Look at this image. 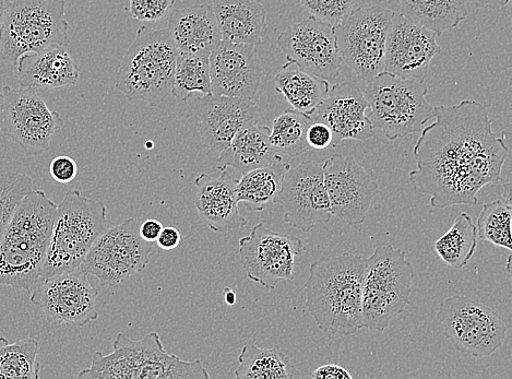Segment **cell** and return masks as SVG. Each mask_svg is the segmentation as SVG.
I'll return each mask as SVG.
<instances>
[{
	"label": "cell",
	"instance_id": "52a82bcc",
	"mask_svg": "<svg viewBox=\"0 0 512 379\" xmlns=\"http://www.w3.org/2000/svg\"><path fill=\"white\" fill-rule=\"evenodd\" d=\"M414 266L394 245L378 246L367 258L363 281L364 328L383 333L410 305Z\"/></svg>",
	"mask_w": 512,
	"mask_h": 379
},
{
	"label": "cell",
	"instance_id": "8d00e7d4",
	"mask_svg": "<svg viewBox=\"0 0 512 379\" xmlns=\"http://www.w3.org/2000/svg\"><path fill=\"white\" fill-rule=\"evenodd\" d=\"M33 189L29 175L11 171L0 176V240L23 197Z\"/></svg>",
	"mask_w": 512,
	"mask_h": 379
},
{
	"label": "cell",
	"instance_id": "60d3db41",
	"mask_svg": "<svg viewBox=\"0 0 512 379\" xmlns=\"http://www.w3.org/2000/svg\"><path fill=\"white\" fill-rule=\"evenodd\" d=\"M307 144L315 150H324L332 145L333 135L328 125L314 121L306 134Z\"/></svg>",
	"mask_w": 512,
	"mask_h": 379
},
{
	"label": "cell",
	"instance_id": "2e32d148",
	"mask_svg": "<svg viewBox=\"0 0 512 379\" xmlns=\"http://www.w3.org/2000/svg\"><path fill=\"white\" fill-rule=\"evenodd\" d=\"M277 45L288 61L306 73L335 85L343 61L337 44L335 28L329 23L309 17L294 23L279 35Z\"/></svg>",
	"mask_w": 512,
	"mask_h": 379
},
{
	"label": "cell",
	"instance_id": "1f68e13d",
	"mask_svg": "<svg viewBox=\"0 0 512 379\" xmlns=\"http://www.w3.org/2000/svg\"><path fill=\"white\" fill-rule=\"evenodd\" d=\"M434 247L447 265L456 269L467 266L478 247V230L469 213L461 212Z\"/></svg>",
	"mask_w": 512,
	"mask_h": 379
},
{
	"label": "cell",
	"instance_id": "4fadbf2b",
	"mask_svg": "<svg viewBox=\"0 0 512 379\" xmlns=\"http://www.w3.org/2000/svg\"><path fill=\"white\" fill-rule=\"evenodd\" d=\"M437 319L452 345L474 358L490 357L504 345L503 319L490 306L467 296L452 295L440 303Z\"/></svg>",
	"mask_w": 512,
	"mask_h": 379
},
{
	"label": "cell",
	"instance_id": "ffe728a7",
	"mask_svg": "<svg viewBox=\"0 0 512 379\" xmlns=\"http://www.w3.org/2000/svg\"><path fill=\"white\" fill-rule=\"evenodd\" d=\"M211 90L220 96L254 100L264 70L257 46L222 41L209 56Z\"/></svg>",
	"mask_w": 512,
	"mask_h": 379
},
{
	"label": "cell",
	"instance_id": "b9f144b4",
	"mask_svg": "<svg viewBox=\"0 0 512 379\" xmlns=\"http://www.w3.org/2000/svg\"><path fill=\"white\" fill-rule=\"evenodd\" d=\"M315 379H352L353 376L344 367L336 364H327L318 367L312 374Z\"/></svg>",
	"mask_w": 512,
	"mask_h": 379
},
{
	"label": "cell",
	"instance_id": "7c38bea8",
	"mask_svg": "<svg viewBox=\"0 0 512 379\" xmlns=\"http://www.w3.org/2000/svg\"><path fill=\"white\" fill-rule=\"evenodd\" d=\"M139 222L130 218L107 229L95 241L80 270L98 278L102 286H118L145 270L156 250L141 239Z\"/></svg>",
	"mask_w": 512,
	"mask_h": 379
},
{
	"label": "cell",
	"instance_id": "6da1fadb",
	"mask_svg": "<svg viewBox=\"0 0 512 379\" xmlns=\"http://www.w3.org/2000/svg\"><path fill=\"white\" fill-rule=\"evenodd\" d=\"M434 118L413 149L418 169L410 183L434 208L474 206L483 187L502 182L506 135L496 136L490 110L478 101L434 106Z\"/></svg>",
	"mask_w": 512,
	"mask_h": 379
},
{
	"label": "cell",
	"instance_id": "bcb514c9",
	"mask_svg": "<svg viewBox=\"0 0 512 379\" xmlns=\"http://www.w3.org/2000/svg\"><path fill=\"white\" fill-rule=\"evenodd\" d=\"M224 292H225L224 293L225 303L228 305H231V306L236 304L237 296H236V293L234 292V290H232L230 288H225Z\"/></svg>",
	"mask_w": 512,
	"mask_h": 379
},
{
	"label": "cell",
	"instance_id": "d6a6232c",
	"mask_svg": "<svg viewBox=\"0 0 512 379\" xmlns=\"http://www.w3.org/2000/svg\"><path fill=\"white\" fill-rule=\"evenodd\" d=\"M240 363L235 371L238 379H290L293 375L288 371L290 358L278 346L271 349L246 345L238 355Z\"/></svg>",
	"mask_w": 512,
	"mask_h": 379
},
{
	"label": "cell",
	"instance_id": "d6986e66",
	"mask_svg": "<svg viewBox=\"0 0 512 379\" xmlns=\"http://www.w3.org/2000/svg\"><path fill=\"white\" fill-rule=\"evenodd\" d=\"M440 52L442 47L434 32L394 11L384 71L404 79L425 81L431 62Z\"/></svg>",
	"mask_w": 512,
	"mask_h": 379
},
{
	"label": "cell",
	"instance_id": "9a60e30c",
	"mask_svg": "<svg viewBox=\"0 0 512 379\" xmlns=\"http://www.w3.org/2000/svg\"><path fill=\"white\" fill-rule=\"evenodd\" d=\"M30 293L31 302L56 324L85 327L100 316L99 290L80 269L41 280Z\"/></svg>",
	"mask_w": 512,
	"mask_h": 379
},
{
	"label": "cell",
	"instance_id": "e0dca14e",
	"mask_svg": "<svg viewBox=\"0 0 512 379\" xmlns=\"http://www.w3.org/2000/svg\"><path fill=\"white\" fill-rule=\"evenodd\" d=\"M273 204L284 209L283 220L303 232L332 218L324 181L323 164L304 161L284 174L282 186Z\"/></svg>",
	"mask_w": 512,
	"mask_h": 379
},
{
	"label": "cell",
	"instance_id": "ba28073f",
	"mask_svg": "<svg viewBox=\"0 0 512 379\" xmlns=\"http://www.w3.org/2000/svg\"><path fill=\"white\" fill-rule=\"evenodd\" d=\"M424 81L404 79L383 71L368 82L364 96L374 128L390 141L420 133L434 118Z\"/></svg>",
	"mask_w": 512,
	"mask_h": 379
},
{
	"label": "cell",
	"instance_id": "f35d334b",
	"mask_svg": "<svg viewBox=\"0 0 512 379\" xmlns=\"http://www.w3.org/2000/svg\"><path fill=\"white\" fill-rule=\"evenodd\" d=\"M176 0H129L128 14L136 21L156 22L171 14Z\"/></svg>",
	"mask_w": 512,
	"mask_h": 379
},
{
	"label": "cell",
	"instance_id": "5bb4252c",
	"mask_svg": "<svg viewBox=\"0 0 512 379\" xmlns=\"http://www.w3.org/2000/svg\"><path fill=\"white\" fill-rule=\"evenodd\" d=\"M241 263L248 279L269 291L281 281L294 280L295 258L304 252L301 239L258 223L238 242Z\"/></svg>",
	"mask_w": 512,
	"mask_h": 379
},
{
	"label": "cell",
	"instance_id": "d590c367",
	"mask_svg": "<svg viewBox=\"0 0 512 379\" xmlns=\"http://www.w3.org/2000/svg\"><path fill=\"white\" fill-rule=\"evenodd\" d=\"M511 213V200L484 204L476 224L478 238L511 252Z\"/></svg>",
	"mask_w": 512,
	"mask_h": 379
},
{
	"label": "cell",
	"instance_id": "f1b7e54d",
	"mask_svg": "<svg viewBox=\"0 0 512 379\" xmlns=\"http://www.w3.org/2000/svg\"><path fill=\"white\" fill-rule=\"evenodd\" d=\"M327 81L288 61L275 77V88L293 110L311 115L330 89Z\"/></svg>",
	"mask_w": 512,
	"mask_h": 379
},
{
	"label": "cell",
	"instance_id": "7a4b0ae2",
	"mask_svg": "<svg viewBox=\"0 0 512 379\" xmlns=\"http://www.w3.org/2000/svg\"><path fill=\"white\" fill-rule=\"evenodd\" d=\"M367 258L351 253L323 257L311 265L304 284L306 307L318 328L331 336H350L364 328L363 281Z\"/></svg>",
	"mask_w": 512,
	"mask_h": 379
},
{
	"label": "cell",
	"instance_id": "7bdbcfd3",
	"mask_svg": "<svg viewBox=\"0 0 512 379\" xmlns=\"http://www.w3.org/2000/svg\"><path fill=\"white\" fill-rule=\"evenodd\" d=\"M182 240V236L180 231L175 228H163L161 231L159 238L157 240V244L164 251H172L178 245H180Z\"/></svg>",
	"mask_w": 512,
	"mask_h": 379
},
{
	"label": "cell",
	"instance_id": "603a6c76",
	"mask_svg": "<svg viewBox=\"0 0 512 379\" xmlns=\"http://www.w3.org/2000/svg\"><path fill=\"white\" fill-rule=\"evenodd\" d=\"M219 176L202 173L195 179L196 209L207 227L216 233L242 229L247 220L238 209V180L226 169Z\"/></svg>",
	"mask_w": 512,
	"mask_h": 379
},
{
	"label": "cell",
	"instance_id": "277c9868",
	"mask_svg": "<svg viewBox=\"0 0 512 379\" xmlns=\"http://www.w3.org/2000/svg\"><path fill=\"white\" fill-rule=\"evenodd\" d=\"M79 378L105 379H209L210 374L200 360L185 361L166 351L158 333L141 340L118 334L113 352L97 351L91 365L78 374Z\"/></svg>",
	"mask_w": 512,
	"mask_h": 379
},
{
	"label": "cell",
	"instance_id": "f6af8a7d",
	"mask_svg": "<svg viewBox=\"0 0 512 379\" xmlns=\"http://www.w3.org/2000/svg\"><path fill=\"white\" fill-rule=\"evenodd\" d=\"M511 0H467V3L479 8L502 9L510 4Z\"/></svg>",
	"mask_w": 512,
	"mask_h": 379
},
{
	"label": "cell",
	"instance_id": "30bf717a",
	"mask_svg": "<svg viewBox=\"0 0 512 379\" xmlns=\"http://www.w3.org/2000/svg\"><path fill=\"white\" fill-rule=\"evenodd\" d=\"M394 11L379 5L359 7L335 28L343 64L362 81L383 73Z\"/></svg>",
	"mask_w": 512,
	"mask_h": 379
},
{
	"label": "cell",
	"instance_id": "d4e9b609",
	"mask_svg": "<svg viewBox=\"0 0 512 379\" xmlns=\"http://www.w3.org/2000/svg\"><path fill=\"white\" fill-rule=\"evenodd\" d=\"M168 30L178 52L207 56L222 42V35L209 5L171 11Z\"/></svg>",
	"mask_w": 512,
	"mask_h": 379
},
{
	"label": "cell",
	"instance_id": "836d02e7",
	"mask_svg": "<svg viewBox=\"0 0 512 379\" xmlns=\"http://www.w3.org/2000/svg\"><path fill=\"white\" fill-rule=\"evenodd\" d=\"M39 349V342L32 338L10 343L0 337V379L40 378Z\"/></svg>",
	"mask_w": 512,
	"mask_h": 379
},
{
	"label": "cell",
	"instance_id": "cb8c5ba5",
	"mask_svg": "<svg viewBox=\"0 0 512 379\" xmlns=\"http://www.w3.org/2000/svg\"><path fill=\"white\" fill-rule=\"evenodd\" d=\"M21 88L61 89L77 85L80 69L64 45L22 55L16 65Z\"/></svg>",
	"mask_w": 512,
	"mask_h": 379
},
{
	"label": "cell",
	"instance_id": "ac0fdd59",
	"mask_svg": "<svg viewBox=\"0 0 512 379\" xmlns=\"http://www.w3.org/2000/svg\"><path fill=\"white\" fill-rule=\"evenodd\" d=\"M332 216L349 225L365 222L379 185L352 157L335 155L323 164Z\"/></svg>",
	"mask_w": 512,
	"mask_h": 379
},
{
	"label": "cell",
	"instance_id": "8fae6325",
	"mask_svg": "<svg viewBox=\"0 0 512 379\" xmlns=\"http://www.w3.org/2000/svg\"><path fill=\"white\" fill-rule=\"evenodd\" d=\"M65 125L31 88L0 89V133L18 144L29 157L49 152L52 140Z\"/></svg>",
	"mask_w": 512,
	"mask_h": 379
},
{
	"label": "cell",
	"instance_id": "9c48e42d",
	"mask_svg": "<svg viewBox=\"0 0 512 379\" xmlns=\"http://www.w3.org/2000/svg\"><path fill=\"white\" fill-rule=\"evenodd\" d=\"M65 0H11L0 28V55L17 65L22 55L69 43Z\"/></svg>",
	"mask_w": 512,
	"mask_h": 379
},
{
	"label": "cell",
	"instance_id": "7dc6e473",
	"mask_svg": "<svg viewBox=\"0 0 512 379\" xmlns=\"http://www.w3.org/2000/svg\"><path fill=\"white\" fill-rule=\"evenodd\" d=\"M11 0H0V28L3 26V22L7 13Z\"/></svg>",
	"mask_w": 512,
	"mask_h": 379
},
{
	"label": "cell",
	"instance_id": "5b68a950",
	"mask_svg": "<svg viewBox=\"0 0 512 379\" xmlns=\"http://www.w3.org/2000/svg\"><path fill=\"white\" fill-rule=\"evenodd\" d=\"M178 50L168 29L142 27L118 69L115 88L157 108L174 85Z\"/></svg>",
	"mask_w": 512,
	"mask_h": 379
},
{
	"label": "cell",
	"instance_id": "e575fe53",
	"mask_svg": "<svg viewBox=\"0 0 512 379\" xmlns=\"http://www.w3.org/2000/svg\"><path fill=\"white\" fill-rule=\"evenodd\" d=\"M211 94L209 57L178 52L172 96L182 101Z\"/></svg>",
	"mask_w": 512,
	"mask_h": 379
},
{
	"label": "cell",
	"instance_id": "4dcf8cb0",
	"mask_svg": "<svg viewBox=\"0 0 512 379\" xmlns=\"http://www.w3.org/2000/svg\"><path fill=\"white\" fill-rule=\"evenodd\" d=\"M313 122L311 115L293 109L279 115L273 121L269 135L270 144L277 155L289 161L311 150L306 134Z\"/></svg>",
	"mask_w": 512,
	"mask_h": 379
},
{
	"label": "cell",
	"instance_id": "44dd1931",
	"mask_svg": "<svg viewBox=\"0 0 512 379\" xmlns=\"http://www.w3.org/2000/svg\"><path fill=\"white\" fill-rule=\"evenodd\" d=\"M368 103L364 92L353 82L332 85L311 114L314 121L323 122L331 129V147L344 140L365 141L374 136V126L366 114Z\"/></svg>",
	"mask_w": 512,
	"mask_h": 379
},
{
	"label": "cell",
	"instance_id": "74e56055",
	"mask_svg": "<svg viewBox=\"0 0 512 379\" xmlns=\"http://www.w3.org/2000/svg\"><path fill=\"white\" fill-rule=\"evenodd\" d=\"M311 17L336 27L359 8L360 0H296Z\"/></svg>",
	"mask_w": 512,
	"mask_h": 379
},
{
	"label": "cell",
	"instance_id": "4316f807",
	"mask_svg": "<svg viewBox=\"0 0 512 379\" xmlns=\"http://www.w3.org/2000/svg\"><path fill=\"white\" fill-rule=\"evenodd\" d=\"M270 128L259 125L258 121L244 125L230 145L220 152L217 170L234 168L242 175L267 167L277 153L270 144Z\"/></svg>",
	"mask_w": 512,
	"mask_h": 379
},
{
	"label": "cell",
	"instance_id": "f546056e",
	"mask_svg": "<svg viewBox=\"0 0 512 379\" xmlns=\"http://www.w3.org/2000/svg\"><path fill=\"white\" fill-rule=\"evenodd\" d=\"M404 17L434 32L437 37L467 19V0H400Z\"/></svg>",
	"mask_w": 512,
	"mask_h": 379
},
{
	"label": "cell",
	"instance_id": "ab89813d",
	"mask_svg": "<svg viewBox=\"0 0 512 379\" xmlns=\"http://www.w3.org/2000/svg\"><path fill=\"white\" fill-rule=\"evenodd\" d=\"M50 174L57 183L68 184L76 179L78 165L74 159L67 156L55 158L50 165Z\"/></svg>",
	"mask_w": 512,
	"mask_h": 379
},
{
	"label": "cell",
	"instance_id": "83f0119b",
	"mask_svg": "<svg viewBox=\"0 0 512 379\" xmlns=\"http://www.w3.org/2000/svg\"><path fill=\"white\" fill-rule=\"evenodd\" d=\"M291 168L288 160L276 156L267 167L250 171L238 180L236 198L249 211H264L280 192L284 174Z\"/></svg>",
	"mask_w": 512,
	"mask_h": 379
},
{
	"label": "cell",
	"instance_id": "ee69618b",
	"mask_svg": "<svg viewBox=\"0 0 512 379\" xmlns=\"http://www.w3.org/2000/svg\"><path fill=\"white\" fill-rule=\"evenodd\" d=\"M163 225L158 220L149 219L139 225V234L142 240L149 243H156Z\"/></svg>",
	"mask_w": 512,
	"mask_h": 379
},
{
	"label": "cell",
	"instance_id": "3957f363",
	"mask_svg": "<svg viewBox=\"0 0 512 379\" xmlns=\"http://www.w3.org/2000/svg\"><path fill=\"white\" fill-rule=\"evenodd\" d=\"M57 206L41 189L22 198L0 240V286L30 292L40 281Z\"/></svg>",
	"mask_w": 512,
	"mask_h": 379
},
{
	"label": "cell",
	"instance_id": "8992f818",
	"mask_svg": "<svg viewBox=\"0 0 512 379\" xmlns=\"http://www.w3.org/2000/svg\"><path fill=\"white\" fill-rule=\"evenodd\" d=\"M109 228L102 201L83 196L77 189L68 192L57 206L40 281L80 269L95 241Z\"/></svg>",
	"mask_w": 512,
	"mask_h": 379
},
{
	"label": "cell",
	"instance_id": "484cf974",
	"mask_svg": "<svg viewBox=\"0 0 512 379\" xmlns=\"http://www.w3.org/2000/svg\"><path fill=\"white\" fill-rule=\"evenodd\" d=\"M222 41L260 46L268 34L267 13L261 0H212Z\"/></svg>",
	"mask_w": 512,
	"mask_h": 379
},
{
	"label": "cell",
	"instance_id": "7402d4cb",
	"mask_svg": "<svg viewBox=\"0 0 512 379\" xmlns=\"http://www.w3.org/2000/svg\"><path fill=\"white\" fill-rule=\"evenodd\" d=\"M195 112L202 142L220 153L230 145L238 130L258 121L263 110L254 100L211 93L197 99Z\"/></svg>",
	"mask_w": 512,
	"mask_h": 379
}]
</instances>
